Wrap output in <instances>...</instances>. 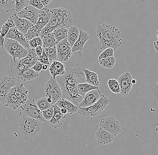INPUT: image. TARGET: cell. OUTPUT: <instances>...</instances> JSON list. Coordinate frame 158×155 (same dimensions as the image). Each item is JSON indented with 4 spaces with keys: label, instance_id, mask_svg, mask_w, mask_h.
I'll return each mask as SVG.
<instances>
[{
    "label": "cell",
    "instance_id": "cell-1",
    "mask_svg": "<svg viewBox=\"0 0 158 155\" xmlns=\"http://www.w3.org/2000/svg\"><path fill=\"white\" fill-rule=\"evenodd\" d=\"M56 81L61 88L62 99L65 98L78 85L85 83V76L82 68H71L66 67L65 73L56 77Z\"/></svg>",
    "mask_w": 158,
    "mask_h": 155
},
{
    "label": "cell",
    "instance_id": "cell-2",
    "mask_svg": "<svg viewBox=\"0 0 158 155\" xmlns=\"http://www.w3.org/2000/svg\"><path fill=\"white\" fill-rule=\"evenodd\" d=\"M96 31V36L102 45L101 50L111 48L116 51L122 45L121 34L116 26L108 24L99 25L97 27Z\"/></svg>",
    "mask_w": 158,
    "mask_h": 155
},
{
    "label": "cell",
    "instance_id": "cell-3",
    "mask_svg": "<svg viewBox=\"0 0 158 155\" xmlns=\"http://www.w3.org/2000/svg\"><path fill=\"white\" fill-rule=\"evenodd\" d=\"M52 11L49 22L40 31V37L41 39L57 28L62 27L69 30L73 23L72 13L68 10L64 8H59L54 9Z\"/></svg>",
    "mask_w": 158,
    "mask_h": 155
},
{
    "label": "cell",
    "instance_id": "cell-4",
    "mask_svg": "<svg viewBox=\"0 0 158 155\" xmlns=\"http://www.w3.org/2000/svg\"><path fill=\"white\" fill-rule=\"evenodd\" d=\"M20 130L27 137H35L42 129V122L24 115L19 120Z\"/></svg>",
    "mask_w": 158,
    "mask_h": 155
},
{
    "label": "cell",
    "instance_id": "cell-5",
    "mask_svg": "<svg viewBox=\"0 0 158 155\" xmlns=\"http://www.w3.org/2000/svg\"><path fill=\"white\" fill-rule=\"evenodd\" d=\"M110 103V100L105 95H101L99 99L94 105L88 107H78L77 112L86 117H93L99 115Z\"/></svg>",
    "mask_w": 158,
    "mask_h": 155
},
{
    "label": "cell",
    "instance_id": "cell-6",
    "mask_svg": "<svg viewBox=\"0 0 158 155\" xmlns=\"http://www.w3.org/2000/svg\"><path fill=\"white\" fill-rule=\"evenodd\" d=\"M4 48L14 60L25 58L28 54V51L15 40L5 38Z\"/></svg>",
    "mask_w": 158,
    "mask_h": 155
},
{
    "label": "cell",
    "instance_id": "cell-7",
    "mask_svg": "<svg viewBox=\"0 0 158 155\" xmlns=\"http://www.w3.org/2000/svg\"><path fill=\"white\" fill-rule=\"evenodd\" d=\"M20 108L23 115L39 121L41 122H46L43 118L42 111L36 105V102L34 99H28L21 106Z\"/></svg>",
    "mask_w": 158,
    "mask_h": 155
},
{
    "label": "cell",
    "instance_id": "cell-8",
    "mask_svg": "<svg viewBox=\"0 0 158 155\" xmlns=\"http://www.w3.org/2000/svg\"><path fill=\"white\" fill-rule=\"evenodd\" d=\"M44 92L46 98L50 97L52 99V104H55L58 101L62 99L61 88L56 79H54L52 76L45 83Z\"/></svg>",
    "mask_w": 158,
    "mask_h": 155
},
{
    "label": "cell",
    "instance_id": "cell-9",
    "mask_svg": "<svg viewBox=\"0 0 158 155\" xmlns=\"http://www.w3.org/2000/svg\"><path fill=\"white\" fill-rule=\"evenodd\" d=\"M99 127L114 136H117L121 131V126L119 122L111 117H106L102 118L100 121Z\"/></svg>",
    "mask_w": 158,
    "mask_h": 155
},
{
    "label": "cell",
    "instance_id": "cell-10",
    "mask_svg": "<svg viewBox=\"0 0 158 155\" xmlns=\"http://www.w3.org/2000/svg\"><path fill=\"white\" fill-rule=\"evenodd\" d=\"M17 83L14 77L5 75L0 76V104L5 105L7 95Z\"/></svg>",
    "mask_w": 158,
    "mask_h": 155
},
{
    "label": "cell",
    "instance_id": "cell-11",
    "mask_svg": "<svg viewBox=\"0 0 158 155\" xmlns=\"http://www.w3.org/2000/svg\"><path fill=\"white\" fill-rule=\"evenodd\" d=\"M57 57L59 60L67 62L72 55V48L67 39L60 41L56 45Z\"/></svg>",
    "mask_w": 158,
    "mask_h": 155
},
{
    "label": "cell",
    "instance_id": "cell-12",
    "mask_svg": "<svg viewBox=\"0 0 158 155\" xmlns=\"http://www.w3.org/2000/svg\"><path fill=\"white\" fill-rule=\"evenodd\" d=\"M10 72L15 75L18 79L23 81L34 80L39 76V73H36L31 68L20 70L11 64H10Z\"/></svg>",
    "mask_w": 158,
    "mask_h": 155
},
{
    "label": "cell",
    "instance_id": "cell-13",
    "mask_svg": "<svg viewBox=\"0 0 158 155\" xmlns=\"http://www.w3.org/2000/svg\"><path fill=\"white\" fill-rule=\"evenodd\" d=\"M39 12V10L28 5L25 7L20 12L17 13V14L20 18H25L35 25L38 21Z\"/></svg>",
    "mask_w": 158,
    "mask_h": 155
},
{
    "label": "cell",
    "instance_id": "cell-14",
    "mask_svg": "<svg viewBox=\"0 0 158 155\" xmlns=\"http://www.w3.org/2000/svg\"><path fill=\"white\" fill-rule=\"evenodd\" d=\"M132 75L129 72H126L119 76L117 79L120 88V94L124 96H128L132 89L133 84Z\"/></svg>",
    "mask_w": 158,
    "mask_h": 155
},
{
    "label": "cell",
    "instance_id": "cell-15",
    "mask_svg": "<svg viewBox=\"0 0 158 155\" xmlns=\"http://www.w3.org/2000/svg\"><path fill=\"white\" fill-rule=\"evenodd\" d=\"M101 95V92L99 89L89 91L84 96L79 107L85 108L94 105L98 101Z\"/></svg>",
    "mask_w": 158,
    "mask_h": 155
},
{
    "label": "cell",
    "instance_id": "cell-16",
    "mask_svg": "<svg viewBox=\"0 0 158 155\" xmlns=\"http://www.w3.org/2000/svg\"><path fill=\"white\" fill-rule=\"evenodd\" d=\"M52 107L54 108V115L48 123L49 125L55 129L61 128L66 118V116L61 113V109L56 104H52Z\"/></svg>",
    "mask_w": 158,
    "mask_h": 155
},
{
    "label": "cell",
    "instance_id": "cell-17",
    "mask_svg": "<svg viewBox=\"0 0 158 155\" xmlns=\"http://www.w3.org/2000/svg\"><path fill=\"white\" fill-rule=\"evenodd\" d=\"M11 17L13 19L15 26L23 35L26 34L28 29L34 25L29 21L25 18H20L18 16L17 13L14 14Z\"/></svg>",
    "mask_w": 158,
    "mask_h": 155
},
{
    "label": "cell",
    "instance_id": "cell-18",
    "mask_svg": "<svg viewBox=\"0 0 158 155\" xmlns=\"http://www.w3.org/2000/svg\"><path fill=\"white\" fill-rule=\"evenodd\" d=\"M52 13V10H50L47 7L44 8L39 10V17L37 23L35 25L40 31L48 24L51 17Z\"/></svg>",
    "mask_w": 158,
    "mask_h": 155
},
{
    "label": "cell",
    "instance_id": "cell-19",
    "mask_svg": "<svg viewBox=\"0 0 158 155\" xmlns=\"http://www.w3.org/2000/svg\"><path fill=\"white\" fill-rule=\"evenodd\" d=\"M96 138L98 144L102 145H108L113 142L114 136L110 133L99 127L96 132Z\"/></svg>",
    "mask_w": 158,
    "mask_h": 155
},
{
    "label": "cell",
    "instance_id": "cell-20",
    "mask_svg": "<svg viewBox=\"0 0 158 155\" xmlns=\"http://www.w3.org/2000/svg\"><path fill=\"white\" fill-rule=\"evenodd\" d=\"M11 90L22 104H23L28 99V90L24 87L23 83H17Z\"/></svg>",
    "mask_w": 158,
    "mask_h": 155
},
{
    "label": "cell",
    "instance_id": "cell-21",
    "mask_svg": "<svg viewBox=\"0 0 158 155\" xmlns=\"http://www.w3.org/2000/svg\"><path fill=\"white\" fill-rule=\"evenodd\" d=\"M90 39V37L87 32L80 30L78 39L72 47V53L78 51H82L84 45Z\"/></svg>",
    "mask_w": 158,
    "mask_h": 155
},
{
    "label": "cell",
    "instance_id": "cell-22",
    "mask_svg": "<svg viewBox=\"0 0 158 155\" xmlns=\"http://www.w3.org/2000/svg\"><path fill=\"white\" fill-rule=\"evenodd\" d=\"M66 66L60 61H54L52 62L49 67V71L51 76L56 79L57 76L64 75L65 73Z\"/></svg>",
    "mask_w": 158,
    "mask_h": 155
},
{
    "label": "cell",
    "instance_id": "cell-23",
    "mask_svg": "<svg viewBox=\"0 0 158 155\" xmlns=\"http://www.w3.org/2000/svg\"><path fill=\"white\" fill-rule=\"evenodd\" d=\"M5 105L6 107L12 109L14 110H16L20 108L21 106L23 104L16 97L12 90L11 89L6 97Z\"/></svg>",
    "mask_w": 158,
    "mask_h": 155
},
{
    "label": "cell",
    "instance_id": "cell-24",
    "mask_svg": "<svg viewBox=\"0 0 158 155\" xmlns=\"http://www.w3.org/2000/svg\"><path fill=\"white\" fill-rule=\"evenodd\" d=\"M85 76L86 83L93 86L99 87L100 85L98 74L89 68H82Z\"/></svg>",
    "mask_w": 158,
    "mask_h": 155
},
{
    "label": "cell",
    "instance_id": "cell-25",
    "mask_svg": "<svg viewBox=\"0 0 158 155\" xmlns=\"http://www.w3.org/2000/svg\"><path fill=\"white\" fill-rule=\"evenodd\" d=\"M55 104L60 109L65 108L68 111V113L72 114L77 112L79 107L74 105L68 100L61 99Z\"/></svg>",
    "mask_w": 158,
    "mask_h": 155
},
{
    "label": "cell",
    "instance_id": "cell-26",
    "mask_svg": "<svg viewBox=\"0 0 158 155\" xmlns=\"http://www.w3.org/2000/svg\"><path fill=\"white\" fill-rule=\"evenodd\" d=\"M80 30L75 25H72L68 30L67 40L72 48L78 39Z\"/></svg>",
    "mask_w": 158,
    "mask_h": 155
},
{
    "label": "cell",
    "instance_id": "cell-27",
    "mask_svg": "<svg viewBox=\"0 0 158 155\" xmlns=\"http://www.w3.org/2000/svg\"><path fill=\"white\" fill-rule=\"evenodd\" d=\"M14 0L0 1V14H6L15 11Z\"/></svg>",
    "mask_w": 158,
    "mask_h": 155
},
{
    "label": "cell",
    "instance_id": "cell-28",
    "mask_svg": "<svg viewBox=\"0 0 158 155\" xmlns=\"http://www.w3.org/2000/svg\"><path fill=\"white\" fill-rule=\"evenodd\" d=\"M68 29L64 28H59L55 29L52 32V35L56 40L57 44L62 40L67 39Z\"/></svg>",
    "mask_w": 158,
    "mask_h": 155
},
{
    "label": "cell",
    "instance_id": "cell-29",
    "mask_svg": "<svg viewBox=\"0 0 158 155\" xmlns=\"http://www.w3.org/2000/svg\"><path fill=\"white\" fill-rule=\"evenodd\" d=\"M42 40V48H43L56 47L57 45L56 40L54 39L52 33L47 34L43 37Z\"/></svg>",
    "mask_w": 158,
    "mask_h": 155
},
{
    "label": "cell",
    "instance_id": "cell-30",
    "mask_svg": "<svg viewBox=\"0 0 158 155\" xmlns=\"http://www.w3.org/2000/svg\"><path fill=\"white\" fill-rule=\"evenodd\" d=\"M98 89H99V87L93 86V85H90L86 82L82 83V84H79L77 85V90L79 94L83 97L89 91L98 90Z\"/></svg>",
    "mask_w": 158,
    "mask_h": 155
},
{
    "label": "cell",
    "instance_id": "cell-31",
    "mask_svg": "<svg viewBox=\"0 0 158 155\" xmlns=\"http://www.w3.org/2000/svg\"><path fill=\"white\" fill-rule=\"evenodd\" d=\"M40 30L36 27V25H35L28 29L27 33L24 35V36L26 40L29 41L38 36H40Z\"/></svg>",
    "mask_w": 158,
    "mask_h": 155
},
{
    "label": "cell",
    "instance_id": "cell-32",
    "mask_svg": "<svg viewBox=\"0 0 158 155\" xmlns=\"http://www.w3.org/2000/svg\"><path fill=\"white\" fill-rule=\"evenodd\" d=\"M115 59L114 57L106 58L98 60L99 64L104 68L111 69L115 64Z\"/></svg>",
    "mask_w": 158,
    "mask_h": 155
},
{
    "label": "cell",
    "instance_id": "cell-33",
    "mask_svg": "<svg viewBox=\"0 0 158 155\" xmlns=\"http://www.w3.org/2000/svg\"><path fill=\"white\" fill-rule=\"evenodd\" d=\"M13 40H15L18 43H19L20 45L27 51L30 48L28 44V41L25 38L24 35L19 31L15 36Z\"/></svg>",
    "mask_w": 158,
    "mask_h": 155
},
{
    "label": "cell",
    "instance_id": "cell-34",
    "mask_svg": "<svg viewBox=\"0 0 158 155\" xmlns=\"http://www.w3.org/2000/svg\"><path fill=\"white\" fill-rule=\"evenodd\" d=\"M43 49L48 57L49 63L56 60L58 58L56 47L45 48H43Z\"/></svg>",
    "mask_w": 158,
    "mask_h": 155
},
{
    "label": "cell",
    "instance_id": "cell-35",
    "mask_svg": "<svg viewBox=\"0 0 158 155\" xmlns=\"http://www.w3.org/2000/svg\"><path fill=\"white\" fill-rule=\"evenodd\" d=\"M36 104L41 111L46 110L52 107V104L48 103L47 98H40L36 101Z\"/></svg>",
    "mask_w": 158,
    "mask_h": 155
},
{
    "label": "cell",
    "instance_id": "cell-36",
    "mask_svg": "<svg viewBox=\"0 0 158 155\" xmlns=\"http://www.w3.org/2000/svg\"><path fill=\"white\" fill-rule=\"evenodd\" d=\"M109 88L112 93L118 94L120 92V88L119 83L117 80L114 79H110L107 82Z\"/></svg>",
    "mask_w": 158,
    "mask_h": 155
},
{
    "label": "cell",
    "instance_id": "cell-37",
    "mask_svg": "<svg viewBox=\"0 0 158 155\" xmlns=\"http://www.w3.org/2000/svg\"><path fill=\"white\" fill-rule=\"evenodd\" d=\"M39 57L36 54L35 49L30 48L28 50V54L25 58H23L25 61L28 62L38 61Z\"/></svg>",
    "mask_w": 158,
    "mask_h": 155
},
{
    "label": "cell",
    "instance_id": "cell-38",
    "mask_svg": "<svg viewBox=\"0 0 158 155\" xmlns=\"http://www.w3.org/2000/svg\"><path fill=\"white\" fill-rule=\"evenodd\" d=\"M27 0H15V11L19 12L22 10L25 7L28 5Z\"/></svg>",
    "mask_w": 158,
    "mask_h": 155
},
{
    "label": "cell",
    "instance_id": "cell-39",
    "mask_svg": "<svg viewBox=\"0 0 158 155\" xmlns=\"http://www.w3.org/2000/svg\"><path fill=\"white\" fill-rule=\"evenodd\" d=\"M54 110L53 107L48 109L42 111V114L43 118L46 122H49L54 115Z\"/></svg>",
    "mask_w": 158,
    "mask_h": 155
},
{
    "label": "cell",
    "instance_id": "cell-40",
    "mask_svg": "<svg viewBox=\"0 0 158 155\" xmlns=\"http://www.w3.org/2000/svg\"><path fill=\"white\" fill-rule=\"evenodd\" d=\"M114 52V50L111 48H107L99 56L98 60L110 57H113Z\"/></svg>",
    "mask_w": 158,
    "mask_h": 155
},
{
    "label": "cell",
    "instance_id": "cell-41",
    "mask_svg": "<svg viewBox=\"0 0 158 155\" xmlns=\"http://www.w3.org/2000/svg\"><path fill=\"white\" fill-rule=\"evenodd\" d=\"M28 4L39 10L44 8L41 0H29Z\"/></svg>",
    "mask_w": 158,
    "mask_h": 155
},
{
    "label": "cell",
    "instance_id": "cell-42",
    "mask_svg": "<svg viewBox=\"0 0 158 155\" xmlns=\"http://www.w3.org/2000/svg\"><path fill=\"white\" fill-rule=\"evenodd\" d=\"M38 61L42 64H46V65L48 66L49 65V64H50L48 57L45 54L44 49H43L42 55L39 57V58H38Z\"/></svg>",
    "mask_w": 158,
    "mask_h": 155
},
{
    "label": "cell",
    "instance_id": "cell-43",
    "mask_svg": "<svg viewBox=\"0 0 158 155\" xmlns=\"http://www.w3.org/2000/svg\"><path fill=\"white\" fill-rule=\"evenodd\" d=\"M10 29V28L9 27L8 25L6 23V22H5L1 28V30H0V35L3 37H6V35L7 34Z\"/></svg>",
    "mask_w": 158,
    "mask_h": 155
},
{
    "label": "cell",
    "instance_id": "cell-44",
    "mask_svg": "<svg viewBox=\"0 0 158 155\" xmlns=\"http://www.w3.org/2000/svg\"><path fill=\"white\" fill-rule=\"evenodd\" d=\"M31 68L36 73H39V72H41L42 70V64L39 62L37 61L35 64Z\"/></svg>",
    "mask_w": 158,
    "mask_h": 155
},
{
    "label": "cell",
    "instance_id": "cell-45",
    "mask_svg": "<svg viewBox=\"0 0 158 155\" xmlns=\"http://www.w3.org/2000/svg\"><path fill=\"white\" fill-rule=\"evenodd\" d=\"M6 24H7V25H8L10 29L15 27L14 22L13 19L12 17L11 16L10 17V18L8 19L6 22Z\"/></svg>",
    "mask_w": 158,
    "mask_h": 155
},
{
    "label": "cell",
    "instance_id": "cell-46",
    "mask_svg": "<svg viewBox=\"0 0 158 155\" xmlns=\"http://www.w3.org/2000/svg\"><path fill=\"white\" fill-rule=\"evenodd\" d=\"M28 44L30 48H34L35 49L36 47H37V44H36V41H35V39H32V40H30L28 41Z\"/></svg>",
    "mask_w": 158,
    "mask_h": 155
},
{
    "label": "cell",
    "instance_id": "cell-47",
    "mask_svg": "<svg viewBox=\"0 0 158 155\" xmlns=\"http://www.w3.org/2000/svg\"><path fill=\"white\" fill-rule=\"evenodd\" d=\"M35 52H36V54L38 56V57H40L42 55V53H43V48L40 46H37L35 48Z\"/></svg>",
    "mask_w": 158,
    "mask_h": 155
},
{
    "label": "cell",
    "instance_id": "cell-48",
    "mask_svg": "<svg viewBox=\"0 0 158 155\" xmlns=\"http://www.w3.org/2000/svg\"><path fill=\"white\" fill-rule=\"evenodd\" d=\"M35 39V41H36L37 46H40V47H42L43 44H42V40L40 36H38V37H36Z\"/></svg>",
    "mask_w": 158,
    "mask_h": 155
},
{
    "label": "cell",
    "instance_id": "cell-49",
    "mask_svg": "<svg viewBox=\"0 0 158 155\" xmlns=\"http://www.w3.org/2000/svg\"><path fill=\"white\" fill-rule=\"evenodd\" d=\"M5 38L6 37H3L0 35V47L2 49L4 48V44Z\"/></svg>",
    "mask_w": 158,
    "mask_h": 155
},
{
    "label": "cell",
    "instance_id": "cell-50",
    "mask_svg": "<svg viewBox=\"0 0 158 155\" xmlns=\"http://www.w3.org/2000/svg\"><path fill=\"white\" fill-rule=\"evenodd\" d=\"M41 1L44 8L47 7V6L51 2V0H46V1H41Z\"/></svg>",
    "mask_w": 158,
    "mask_h": 155
},
{
    "label": "cell",
    "instance_id": "cell-51",
    "mask_svg": "<svg viewBox=\"0 0 158 155\" xmlns=\"http://www.w3.org/2000/svg\"><path fill=\"white\" fill-rule=\"evenodd\" d=\"M154 47L156 52H158V40L154 43Z\"/></svg>",
    "mask_w": 158,
    "mask_h": 155
},
{
    "label": "cell",
    "instance_id": "cell-52",
    "mask_svg": "<svg viewBox=\"0 0 158 155\" xmlns=\"http://www.w3.org/2000/svg\"><path fill=\"white\" fill-rule=\"evenodd\" d=\"M61 112L63 114H66L68 113V111L65 108L61 109Z\"/></svg>",
    "mask_w": 158,
    "mask_h": 155
},
{
    "label": "cell",
    "instance_id": "cell-53",
    "mask_svg": "<svg viewBox=\"0 0 158 155\" xmlns=\"http://www.w3.org/2000/svg\"><path fill=\"white\" fill-rule=\"evenodd\" d=\"M49 66L46 65V64H42V70L46 71L48 68Z\"/></svg>",
    "mask_w": 158,
    "mask_h": 155
},
{
    "label": "cell",
    "instance_id": "cell-54",
    "mask_svg": "<svg viewBox=\"0 0 158 155\" xmlns=\"http://www.w3.org/2000/svg\"><path fill=\"white\" fill-rule=\"evenodd\" d=\"M47 100L48 103L52 104V99L50 97H47Z\"/></svg>",
    "mask_w": 158,
    "mask_h": 155
},
{
    "label": "cell",
    "instance_id": "cell-55",
    "mask_svg": "<svg viewBox=\"0 0 158 155\" xmlns=\"http://www.w3.org/2000/svg\"><path fill=\"white\" fill-rule=\"evenodd\" d=\"M136 80H134V79H133L132 80V83L133 85H134V84H136Z\"/></svg>",
    "mask_w": 158,
    "mask_h": 155
},
{
    "label": "cell",
    "instance_id": "cell-56",
    "mask_svg": "<svg viewBox=\"0 0 158 155\" xmlns=\"http://www.w3.org/2000/svg\"><path fill=\"white\" fill-rule=\"evenodd\" d=\"M156 34L157 38L158 40V30L156 31Z\"/></svg>",
    "mask_w": 158,
    "mask_h": 155
}]
</instances>
